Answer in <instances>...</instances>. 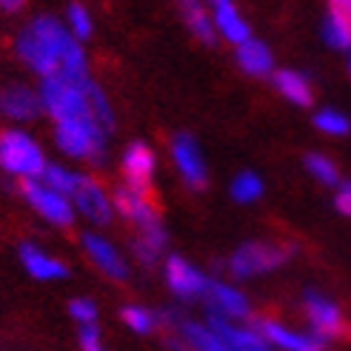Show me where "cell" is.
<instances>
[{"mask_svg": "<svg viewBox=\"0 0 351 351\" xmlns=\"http://www.w3.org/2000/svg\"><path fill=\"white\" fill-rule=\"evenodd\" d=\"M17 58H21L32 72L40 77H69V80H86L89 66L77 38L55 17H34L26 29L17 34Z\"/></svg>", "mask_w": 351, "mask_h": 351, "instance_id": "cell-1", "label": "cell"}, {"mask_svg": "<svg viewBox=\"0 0 351 351\" xmlns=\"http://www.w3.org/2000/svg\"><path fill=\"white\" fill-rule=\"evenodd\" d=\"M40 103L43 112L55 123L69 120H97L103 129H114V114L103 89L92 80H69V77H43L40 83Z\"/></svg>", "mask_w": 351, "mask_h": 351, "instance_id": "cell-2", "label": "cell"}, {"mask_svg": "<svg viewBox=\"0 0 351 351\" xmlns=\"http://www.w3.org/2000/svg\"><path fill=\"white\" fill-rule=\"evenodd\" d=\"M106 137L109 132L92 117L55 123V140L60 152H66L69 157H77V160L103 163V157H106Z\"/></svg>", "mask_w": 351, "mask_h": 351, "instance_id": "cell-3", "label": "cell"}, {"mask_svg": "<svg viewBox=\"0 0 351 351\" xmlns=\"http://www.w3.org/2000/svg\"><path fill=\"white\" fill-rule=\"evenodd\" d=\"M0 169L21 180H34L43 174L46 160L34 137H29L26 132L6 129L0 132Z\"/></svg>", "mask_w": 351, "mask_h": 351, "instance_id": "cell-4", "label": "cell"}, {"mask_svg": "<svg viewBox=\"0 0 351 351\" xmlns=\"http://www.w3.org/2000/svg\"><path fill=\"white\" fill-rule=\"evenodd\" d=\"M291 249L289 245H280V243H263V240H249L237 245V252L229 260V269L234 277L245 280V277H254V274H266L274 271L277 266H283L289 260Z\"/></svg>", "mask_w": 351, "mask_h": 351, "instance_id": "cell-5", "label": "cell"}, {"mask_svg": "<svg viewBox=\"0 0 351 351\" xmlns=\"http://www.w3.org/2000/svg\"><path fill=\"white\" fill-rule=\"evenodd\" d=\"M21 189H23V197L32 203L34 212H38L40 217H46L49 223H55V226H72L75 223V206L69 197H63L60 191L49 189L38 178L21 180Z\"/></svg>", "mask_w": 351, "mask_h": 351, "instance_id": "cell-6", "label": "cell"}, {"mask_svg": "<svg viewBox=\"0 0 351 351\" xmlns=\"http://www.w3.org/2000/svg\"><path fill=\"white\" fill-rule=\"evenodd\" d=\"M114 212H120L129 223H134L137 229H146L152 223H160V212L152 200V189H137L129 183H120L114 189Z\"/></svg>", "mask_w": 351, "mask_h": 351, "instance_id": "cell-7", "label": "cell"}, {"mask_svg": "<svg viewBox=\"0 0 351 351\" xmlns=\"http://www.w3.org/2000/svg\"><path fill=\"white\" fill-rule=\"evenodd\" d=\"M72 203L77 206L80 215H86L97 226H106L114 215V203L106 195V189H103L95 178H89V174H80V183H77L75 195H72Z\"/></svg>", "mask_w": 351, "mask_h": 351, "instance_id": "cell-8", "label": "cell"}, {"mask_svg": "<svg viewBox=\"0 0 351 351\" xmlns=\"http://www.w3.org/2000/svg\"><path fill=\"white\" fill-rule=\"evenodd\" d=\"M306 314H308V323H311V335H317L326 343L331 337H340L346 331V320H343L337 303H331L326 294L306 291Z\"/></svg>", "mask_w": 351, "mask_h": 351, "instance_id": "cell-9", "label": "cell"}, {"mask_svg": "<svg viewBox=\"0 0 351 351\" xmlns=\"http://www.w3.org/2000/svg\"><path fill=\"white\" fill-rule=\"evenodd\" d=\"M171 157H174V166L183 174V180L191 189H203L208 183V171H206V160L200 154L197 140L191 134H178L171 140Z\"/></svg>", "mask_w": 351, "mask_h": 351, "instance_id": "cell-10", "label": "cell"}, {"mask_svg": "<svg viewBox=\"0 0 351 351\" xmlns=\"http://www.w3.org/2000/svg\"><path fill=\"white\" fill-rule=\"evenodd\" d=\"M257 331L266 337L269 346H277L283 351H328V343L320 340L317 335H303V331H294L277 320H257Z\"/></svg>", "mask_w": 351, "mask_h": 351, "instance_id": "cell-11", "label": "cell"}, {"mask_svg": "<svg viewBox=\"0 0 351 351\" xmlns=\"http://www.w3.org/2000/svg\"><path fill=\"white\" fill-rule=\"evenodd\" d=\"M166 320L171 323L174 335H178L191 351H232L229 343H226L217 331L208 323H195V320H183L174 311L166 314Z\"/></svg>", "mask_w": 351, "mask_h": 351, "instance_id": "cell-12", "label": "cell"}, {"mask_svg": "<svg viewBox=\"0 0 351 351\" xmlns=\"http://www.w3.org/2000/svg\"><path fill=\"white\" fill-rule=\"evenodd\" d=\"M166 283L178 297H206L212 280H208L203 271H197L191 263H186L183 257L171 254L166 260Z\"/></svg>", "mask_w": 351, "mask_h": 351, "instance_id": "cell-13", "label": "cell"}, {"mask_svg": "<svg viewBox=\"0 0 351 351\" xmlns=\"http://www.w3.org/2000/svg\"><path fill=\"white\" fill-rule=\"evenodd\" d=\"M208 326H212L226 343H229L232 351H266L269 348L266 337H263L257 328L237 326L234 320L223 317V314H217V311H208Z\"/></svg>", "mask_w": 351, "mask_h": 351, "instance_id": "cell-14", "label": "cell"}, {"mask_svg": "<svg viewBox=\"0 0 351 351\" xmlns=\"http://www.w3.org/2000/svg\"><path fill=\"white\" fill-rule=\"evenodd\" d=\"M43 112L40 92H32L29 86L12 83L0 89V114L9 120H34Z\"/></svg>", "mask_w": 351, "mask_h": 351, "instance_id": "cell-15", "label": "cell"}, {"mask_svg": "<svg viewBox=\"0 0 351 351\" xmlns=\"http://www.w3.org/2000/svg\"><path fill=\"white\" fill-rule=\"evenodd\" d=\"M83 249H86V254H89V260L106 277H112V280H126L129 277L126 260L120 257V252L114 249V245L106 237H100V234H83Z\"/></svg>", "mask_w": 351, "mask_h": 351, "instance_id": "cell-16", "label": "cell"}, {"mask_svg": "<svg viewBox=\"0 0 351 351\" xmlns=\"http://www.w3.org/2000/svg\"><path fill=\"white\" fill-rule=\"evenodd\" d=\"M206 300H208V311H217V314H223V317H229L234 323L252 317V306H249V300H245V294H240L237 289L226 286V283H217V280L208 283Z\"/></svg>", "mask_w": 351, "mask_h": 351, "instance_id": "cell-17", "label": "cell"}, {"mask_svg": "<svg viewBox=\"0 0 351 351\" xmlns=\"http://www.w3.org/2000/svg\"><path fill=\"white\" fill-rule=\"evenodd\" d=\"M123 174H126L129 186L149 189L154 174V152L146 143H132L123 152Z\"/></svg>", "mask_w": 351, "mask_h": 351, "instance_id": "cell-18", "label": "cell"}, {"mask_svg": "<svg viewBox=\"0 0 351 351\" xmlns=\"http://www.w3.org/2000/svg\"><path fill=\"white\" fill-rule=\"evenodd\" d=\"M208 6L215 9V29L229 43L240 46V43H245V40L252 38L249 23L240 17V12H237V6L232 3V0H208Z\"/></svg>", "mask_w": 351, "mask_h": 351, "instance_id": "cell-19", "label": "cell"}, {"mask_svg": "<svg viewBox=\"0 0 351 351\" xmlns=\"http://www.w3.org/2000/svg\"><path fill=\"white\" fill-rule=\"evenodd\" d=\"M21 260H23L26 271H29L32 277H38V280H60V277L69 274L66 263H60L58 257L40 252L38 245H32V243H23V245H21Z\"/></svg>", "mask_w": 351, "mask_h": 351, "instance_id": "cell-20", "label": "cell"}, {"mask_svg": "<svg viewBox=\"0 0 351 351\" xmlns=\"http://www.w3.org/2000/svg\"><path fill=\"white\" fill-rule=\"evenodd\" d=\"M178 6L183 12V21L191 29V34H195L203 46H215V40H217L215 17L208 14V9L200 3V0H178Z\"/></svg>", "mask_w": 351, "mask_h": 351, "instance_id": "cell-21", "label": "cell"}, {"mask_svg": "<svg viewBox=\"0 0 351 351\" xmlns=\"http://www.w3.org/2000/svg\"><path fill=\"white\" fill-rule=\"evenodd\" d=\"M237 63H240L243 72L252 75V77H263L274 69V58H271L269 46L263 40H254V38H249L245 43L237 46Z\"/></svg>", "mask_w": 351, "mask_h": 351, "instance_id": "cell-22", "label": "cell"}, {"mask_svg": "<svg viewBox=\"0 0 351 351\" xmlns=\"http://www.w3.org/2000/svg\"><path fill=\"white\" fill-rule=\"evenodd\" d=\"M137 240H134V254L140 263H146V266H152V263L163 254L166 243H169V234H166V226L163 220L160 223H152L146 226V229H137Z\"/></svg>", "mask_w": 351, "mask_h": 351, "instance_id": "cell-23", "label": "cell"}, {"mask_svg": "<svg viewBox=\"0 0 351 351\" xmlns=\"http://www.w3.org/2000/svg\"><path fill=\"white\" fill-rule=\"evenodd\" d=\"M274 86L277 92L286 100H291L294 106H308L311 103V86L300 72H291V69H283V72L274 75Z\"/></svg>", "mask_w": 351, "mask_h": 351, "instance_id": "cell-24", "label": "cell"}, {"mask_svg": "<svg viewBox=\"0 0 351 351\" xmlns=\"http://www.w3.org/2000/svg\"><path fill=\"white\" fill-rule=\"evenodd\" d=\"M323 38H326L328 46H335V49H351V14L331 9V14L326 17Z\"/></svg>", "mask_w": 351, "mask_h": 351, "instance_id": "cell-25", "label": "cell"}, {"mask_svg": "<svg viewBox=\"0 0 351 351\" xmlns=\"http://www.w3.org/2000/svg\"><path fill=\"white\" fill-rule=\"evenodd\" d=\"M38 180L46 183L49 189L60 191L63 197H72L77 183H80V174L77 171H69L66 166H58V163H46V169H43V174H40Z\"/></svg>", "mask_w": 351, "mask_h": 351, "instance_id": "cell-26", "label": "cell"}, {"mask_svg": "<svg viewBox=\"0 0 351 351\" xmlns=\"http://www.w3.org/2000/svg\"><path fill=\"white\" fill-rule=\"evenodd\" d=\"M260 195H263V180L257 178L254 171H243V174H237V178H234L232 197L237 203H254V200H260Z\"/></svg>", "mask_w": 351, "mask_h": 351, "instance_id": "cell-27", "label": "cell"}, {"mask_svg": "<svg viewBox=\"0 0 351 351\" xmlns=\"http://www.w3.org/2000/svg\"><path fill=\"white\" fill-rule=\"evenodd\" d=\"M306 169H308L311 178H317V180L326 183V186H337V183H340L337 166L331 163L326 154H306Z\"/></svg>", "mask_w": 351, "mask_h": 351, "instance_id": "cell-28", "label": "cell"}, {"mask_svg": "<svg viewBox=\"0 0 351 351\" xmlns=\"http://www.w3.org/2000/svg\"><path fill=\"white\" fill-rule=\"evenodd\" d=\"M314 126H317L323 134H335V137H340V134H348L351 120H348L346 114L335 112V109H323V112L314 114Z\"/></svg>", "mask_w": 351, "mask_h": 351, "instance_id": "cell-29", "label": "cell"}, {"mask_svg": "<svg viewBox=\"0 0 351 351\" xmlns=\"http://www.w3.org/2000/svg\"><path fill=\"white\" fill-rule=\"evenodd\" d=\"M66 21H69V32L75 34L77 40H86L92 34V14L83 3H72L66 12Z\"/></svg>", "mask_w": 351, "mask_h": 351, "instance_id": "cell-30", "label": "cell"}, {"mask_svg": "<svg viewBox=\"0 0 351 351\" xmlns=\"http://www.w3.org/2000/svg\"><path fill=\"white\" fill-rule=\"evenodd\" d=\"M120 317L132 331H137V335H149V331L154 328V314L149 308H143V306H126Z\"/></svg>", "mask_w": 351, "mask_h": 351, "instance_id": "cell-31", "label": "cell"}, {"mask_svg": "<svg viewBox=\"0 0 351 351\" xmlns=\"http://www.w3.org/2000/svg\"><path fill=\"white\" fill-rule=\"evenodd\" d=\"M69 314L77 320V323H95L97 320V306L92 300H86V297H77V300H72V306H69Z\"/></svg>", "mask_w": 351, "mask_h": 351, "instance_id": "cell-32", "label": "cell"}, {"mask_svg": "<svg viewBox=\"0 0 351 351\" xmlns=\"http://www.w3.org/2000/svg\"><path fill=\"white\" fill-rule=\"evenodd\" d=\"M335 206L340 215H351V183H343L335 195Z\"/></svg>", "mask_w": 351, "mask_h": 351, "instance_id": "cell-33", "label": "cell"}, {"mask_svg": "<svg viewBox=\"0 0 351 351\" xmlns=\"http://www.w3.org/2000/svg\"><path fill=\"white\" fill-rule=\"evenodd\" d=\"M331 9H337V12L351 14V0H331Z\"/></svg>", "mask_w": 351, "mask_h": 351, "instance_id": "cell-34", "label": "cell"}, {"mask_svg": "<svg viewBox=\"0 0 351 351\" xmlns=\"http://www.w3.org/2000/svg\"><path fill=\"white\" fill-rule=\"evenodd\" d=\"M26 3V0H0V6H3L6 12H14V9H21Z\"/></svg>", "mask_w": 351, "mask_h": 351, "instance_id": "cell-35", "label": "cell"}, {"mask_svg": "<svg viewBox=\"0 0 351 351\" xmlns=\"http://www.w3.org/2000/svg\"><path fill=\"white\" fill-rule=\"evenodd\" d=\"M169 346H171L174 351H191V348H189V346H186V343H183L178 335H174V337H169Z\"/></svg>", "mask_w": 351, "mask_h": 351, "instance_id": "cell-36", "label": "cell"}, {"mask_svg": "<svg viewBox=\"0 0 351 351\" xmlns=\"http://www.w3.org/2000/svg\"><path fill=\"white\" fill-rule=\"evenodd\" d=\"M86 351H103V348H100V346H95V348H86Z\"/></svg>", "mask_w": 351, "mask_h": 351, "instance_id": "cell-37", "label": "cell"}, {"mask_svg": "<svg viewBox=\"0 0 351 351\" xmlns=\"http://www.w3.org/2000/svg\"><path fill=\"white\" fill-rule=\"evenodd\" d=\"M348 75H351V58H348Z\"/></svg>", "mask_w": 351, "mask_h": 351, "instance_id": "cell-38", "label": "cell"}, {"mask_svg": "<svg viewBox=\"0 0 351 351\" xmlns=\"http://www.w3.org/2000/svg\"><path fill=\"white\" fill-rule=\"evenodd\" d=\"M266 351H274V348H271V346H269V348H266Z\"/></svg>", "mask_w": 351, "mask_h": 351, "instance_id": "cell-39", "label": "cell"}]
</instances>
